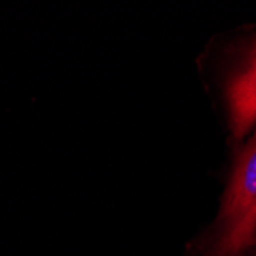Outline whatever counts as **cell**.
Wrapping results in <instances>:
<instances>
[{
	"label": "cell",
	"mask_w": 256,
	"mask_h": 256,
	"mask_svg": "<svg viewBox=\"0 0 256 256\" xmlns=\"http://www.w3.org/2000/svg\"><path fill=\"white\" fill-rule=\"evenodd\" d=\"M230 129L236 140L246 136L256 126V44L250 51L246 66L227 88Z\"/></svg>",
	"instance_id": "7a4b0ae2"
},
{
	"label": "cell",
	"mask_w": 256,
	"mask_h": 256,
	"mask_svg": "<svg viewBox=\"0 0 256 256\" xmlns=\"http://www.w3.org/2000/svg\"><path fill=\"white\" fill-rule=\"evenodd\" d=\"M253 246H256V132L238 154L221 214L201 252L206 256H246Z\"/></svg>",
	"instance_id": "6da1fadb"
}]
</instances>
